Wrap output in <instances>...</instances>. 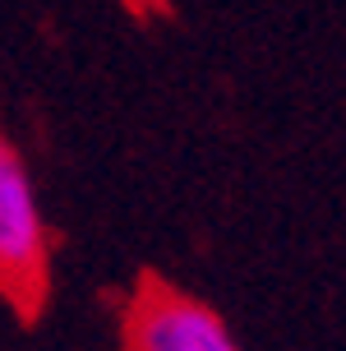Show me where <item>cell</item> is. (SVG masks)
Returning a JSON list of instances; mask_svg holds the SVG:
<instances>
[{"label":"cell","instance_id":"1","mask_svg":"<svg viewBox=\"0 0 346 351\" xmlns=\"http://www.w3.org/2000/svg\"><path fill=\"white\" fill-rule=\"evenodd\" d=\"M51 282V231L37 204L33 176L10 134L0 130V296L37 310Z\"/></svg>","mask_w":346,"mask_h":351},{"label":"cell","instance_id":"2","mask_svg":"<svg viewBox=\"0 0 346 351\" xmlns=\"http://www.w3.org/2000/svg\"><path fill=\"white\" fill-rule=\"evenodd\" d=\"M125 351H240V342L212 305L143 278L125 310Z\"/></svg>","mask_w":346,"mask_h":351}]
</instances>
